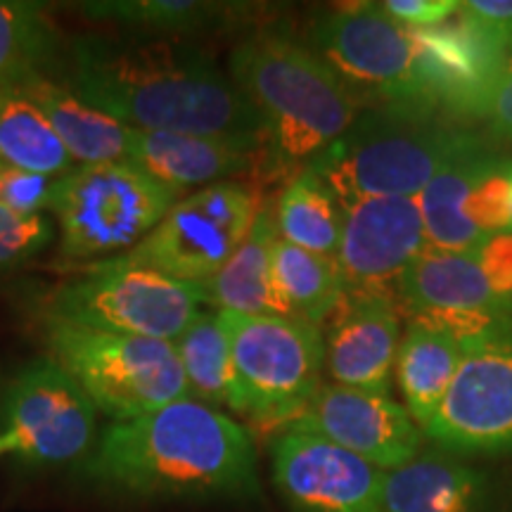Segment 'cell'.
<instances>
[{
    "mask_svg": "<svg viewBox=\"0 0 512 512\" xmlns=\"http://www.w3.org/2000/svg\"><path fill=\"white\" fill-rule=\"evenodd\" d=\"M67 86L136 131H174L264 150L259 114L228 72L185 43L79 36L67 48Z\"/></svg>",
    "mask_w": 512,
    "mask_h": 512,
    "instance_id": "1",
    "label": "cell"
},
{
    "mask_svg": "<svg viewBox=\"0 0 512 512\" xmlns=\"http://www.w3.org/2000/svg\"><path fill=\"white\" fill-rule=\"evenodd\" d=\"M93 484L133 498H256L259 456L240 422L195 399L114 422L81 465Z\"/></svg>",
    "mask_w": 512,
    "mask_h": 512,
    "instance_id": "2",
    "label": "cell"
},
{
    "mask_svg": "<svg viewBox=\"0 0 512 512\" xmlns=\"http://www.w3.org/2000/svg\"><path fill=\"white\" fill-rule=\"evenodd\" d=\"M228 76L259 114L268 164L294 176L349 131L358 102L309 46L261 29L230 50Z\"/></svg>",
    "mask_w": 512,
    "mask_h": 512,
    "instance_id": "3",
    "label": "cell"
},
{
    "mask_svg": "<svg viewBox=\"0 0 512 512\" xmlns=\"http://www.w3.org/2000/svg\"><path fill=\"white\" fill-rule=\"evenodd\" d=\"M486 140L470 128L418 107L370 105L309 169L339 204L366 197H415L460 152Z\"/></svg>",
    "mask_w": 512,
    "mask_h": 512,
    "instance_id": "4",
    "label": "cell"
},
{
    "mask_svg": "<svg viewBox=\"0 0 512 512\" xmlns=\"http://www.w3.org/2000/svg\"><path fill=\"white\" fill-rule=\"evenodd\" d=\"M50 358L74 377L100 413L117 422L190 399L174 342L48 318Z\"/></svg>",
    "mask_w": 512,
    "mask_h": 512,
    "instance_id": "5",
    "label": "cell"
},
{
    "mask_svg": "<svg viewBox=\"0 0 512 512\" xmlns=\"http://www.w3.org/2000/svg\"><path fill=\"white\" fill-rule=\"evenodd\" d=\"M185 195L136 166L86 164L57 178L50 211L67 261H110L140 245Z\"/></svg>",
    "mask_w": 512,
    "mask_h": 512,
    "instance_id": "6",
    "label": "cell"
},
{
    "mask_svg": "<svg viewBox=\"0 0 512 512\" xmlns=\"http://www.w3.org/2000/svg\"><path fill=\"white\" fill-rule=\"evenodd\" d=\"M219 316L233 354L235 413L261 427H287L323 384V332L290 316Z\"/></svg>",
    "mask_w": 512,
    "mask_h": 512,
    "instance_id": "7",
    "label": "cell"
},
{
    "mask_svg": "<svg viewBox=\"0 0 512 512\" xmlns=\"http://www.w3.org/2000/svg\"><path fill=\"white\" fill-rule=\"evenodd\" d=\"M309 48L342 79L356 102L432 110L413 31L384 15L377 3L320 12L311 24Z\"/></svg>",
    "mask_w": 512,
    "mask_h": 512,
    "instance_id": "8",
    "label": "cell"
},
{
    "mask_svg": "<svg viewBox=\"0 0 512 512\" xmlns=\"http://www.w3.org/2000/svg\"><path fill=\"white\" fill-rule=\"evenodd\" d=\"M204 287L121 259L100 261L53 294L48 318L119 335L176 342L204 311Z\"/></svg>",
    "mask_w": 512,
    "mask_h": 512,
    "instance_id": "9",
    "label": "cell"
},
{
    "mask_svg": "<svg viewBox=\"0 0 512 512\" xmlns=\"http://www.w3.org/2000/svg\"><path fill=\"white\" fill-rule=\"evenodd\" d=\"M422 434L448 456L512 453V316L463 339L456 375Z\"/></svg>",
    "mask_w": 512,
    "mask_h": 512,
    "instance_id": "10",
    "label": "cell"
},
{
    "mask_svg": "<svg viewBox=\"0 0 512 512\" xmlns=\"http://www.w3.org/2000/svg\"><path fill=\"white\" fill-rule=\"evenodd\" d=\"M8 453L31 467L83 465L98 444V408L74 377L41 356L5 392Z\"/></svg>",
    "mask_w": 512,
    "mask_h": 512,
    "instance_id": "11",
    "label": "cell"
},
{
    "mask_svg": "<svg viewBox=\"0 0 512 512\" xmlns=\"http://www.w3.org/2000/svg\"><path fill=\"white\" fill-rule=\"evenodd\" d=\"M271 477L292 512H382L387 472L318 434L280 430Z\"/></svg>",
    "mask_w": 512,
    "mask_h": 512,
    "instance_id": "12",
    "label": "cell"
},
{
    "mask_svg": "<svg viewBox=\"0 0 512 512\" xmlns=\"http://www.w3.org/2000/svg\"><path fill=\"white\" fill-rule=\"evenodd\" d=\"M342 214L335 259L342 268L344 294L394 299L401 275L427 247L418 200L366 197L342 204Z\"/></svg>",
    "mask_w": 512,
    "mask_h": 512,
    "instance_id": "13",
    "label": "cell"
},
{
    "mask_svg": "<svg viewBox=\"0 0 512 512\" xmlns=\"http://www.w3.org/2000/svg\"><path fill=\"white\" fill-rule=\"evenodd\" d=\"M287 427L318 434L384 472L411 463L425 444L422 427L392 396L335 382L320 384Z\"/></svg>",
    "mask_w": 512,
    "mask_h": 512,
    "instance_id": "14",
    "label": "cell"
},
{
    "mask_svg": "<svg viewBox=\"0 0 512 512\" xmlns=\"http://www.w3.org/2000/svg\"><path fill=\"white\" fill-rule=\"evenodd\" d=\"M396 294L411 318L444 325L463 339L512 316V306L496 297L470 252L427 245L401 275Z\"/></svg>",
    "mask_w": 512,
    "mask_h": 512,
    "instance_id": "15",
    "label": "cell"
},
{
    "mask_svg": "<svg viewBox=\"0 0 512 512\" xmlns=\"http://www.w3.org/2000/svg\"><path fill=\"white\" fill-rule=\"evenodd\" d=\"M325 339V370L335 384L389 394L399 351V311L389 297L344 294Z\"/></svg>",
    "mask_w": 512,
    "mask_h": 512,
    "instance_id": "16",
    "label": "cell"
},
{
    "mask_svg": "<svg viewBox=\"0 0 512 512\" xmlns=\"http://www.w3.org/2000/svg\"><path fill=\"white\" fill-rule=\"evenodd\" d=\"M240 242L190 192L169 209L140 245L117 259L152 268L183 283L204 285L226 266Z\"/></svg>",
    "mask_w": 512,
    "mask_h": 512,
    "instance_id": "17",
    "label": "cell"
},
{
    "mask_svg": "<svg viewBox=\"0 0 512 512\" xmlns=\"http://www.w3.org/2000/svg\"><path fill=\"white\" fill-rule=\"evenodd\" d=\"M254 157L256 152L216 138L133 128L126 164L136 166L164 188L185 195L190 188L200 190L245 174Z\"/></svg>",
    "mask_w": 512,
    "mask_h": 512,
    "instance_id": "18",
    "label": "cell"
},
{
    "mask_svg": "<svg viewBox=\"0 0 512 512\" xmlns=\"http://www.w3.org/2000/svg\"><path fill=\"white\" fill-rule=\"evenodd\" d=\"M486 472L444 451L420 453L384 477L382 512H489Z\"/></svg>",
    "mask_w": 512,
    "mask_h": 512,
    "instance_id": "19",
    "label": "cell"
},
{
    "mask_svg": "<svg viewBox=\"0 0 512 512\" xmlns=\"http://www.w3.org/2000/svg\"><path fill=\"white\" fill-rule=\"evenodd\" d=\"M12 88L43 112L67 147L69 157L79 166L119 164L128 159L133 128L88 105L67 83L57 81L55 76H34Z\"/></svg>",
    "mask_w": 512,
    "mask_h": 512,
    "instance_id": "20",
    "label": "cell"
},
{
    "mask_svg": "<svg viewBox=\"0 0 512 512\" xmlns=\"http://www.w3.org/2000/svg\"><path fill=\"white\" fill-rule=\"evenodd\" d=\"M278 240L273 207L261 204L247 238L209 283L204 297L214 311L245 316H290L273 280V245ZM292 318V316H290Z\"/></svg>",
    "mask_w": 512,
    "mask_h": 512,
    "instance_id": "21",
    "label": "cell"
},
{
    "mask_svg": "<svg viewBox=\"0 0 512 512\" xmlns=\"http://www.w3.org/2000/svg\"><path fill=\"white\" fill-rule=\"evenodd\" d=\"M463 356V337L430 323L411 318L396 351V382L406 401V411L422 427L439 408L448 384Z\"/></svg>",
    "mask_w": 512,
    "mask_h": 512,
    "instance_id": "22",
    "label": "cell"
},
{
    "mask_svg": "<svg viewBox=\"0 0 512 512\" xmlns=\"http://www.w3.org/2000/svg\"><path fill=\"white\" fill-rule=\"evenodd\" d=\"M498 150L489 138L460 152L448 162L430 185L420 192L418 200L422 223H425L427 245L448 252L475 254L484 245V238L467 223L463 202L484 169L494 162Z\"/></svg>",
    "mask_w": 512,
    "mask_h": 512,
    "instance_id": "23",
    "label": "cell"
},
{
    "mask_svg": "<svg viewBox=\"0 0 512 512\" xmlns=\"http://www.w3.org/2000/svg\"><path fill=\"white\" fill-rule=\"evenodd\" d=\"M81 12L98 22H114L133 34L164 41V36L209 34L233 27L249 15V5L204 0H98L83 3Z\"/></svg>",
    "mask_w": 512,
    "mask_h": 512,
    "instance_id": "24",
    "label": "cell"
},
{
    "mask_svg": "<svg viewBox=\"0 0 512 512\" xmlns=\"http://www.w3.org/2000/svg\"><path fill=\"white\" fill-rule=\"evenodd\" d=\"M278 238L306 252L337 256L342 240V204L316 171H297L287 178L273 207Z\"/></svg>",
    "mask_w": 512,
    "mask_h": 512,
    "instance_id": "25",
    "label": "cell"
},
{
    "mask_svg": "<svg viewBox=\"0 0 512 512\" xmlns=\"http://www.w3.org/2000/svg\"><path fill=\"white\" fill-rule=\"evenodd\" d=\"M273 280L292 318L304 323H325L344 299V278L335 256L306 252L275 240Z\"/></svg>",
    "mask_w": 512,
    "mask_h": 512,
    "instance_id": "26",
    "label": "cell"
},
{
    "mask_svg": "<svg viewBox=\"0 0 512 512\" xmlns=\"http://www.w3.org/2000/svg\"><path fill=\"white\" fill-rule=\"evenodd\" d=\"M62 41L48 12L24 0H0V86L53 76Z\"/></svg>",
    "mask_w": 512,
    "mask_h": 512,
    "instance_id": "27",
    "label": "cell"
},
{
    "mask_svg": "<svg viewBox=\"0 0 512 512\" xmlns=\"http://www.w3.org/2000/svg\"><path fill=\"white\" fill-rule=\"evenodd\" d=\"M174 347L188 382L190 399L216 411L219 408L235 411L238 394H235L233 354L219 311H202L183 330Z\"/></svg>",
    "mask_w": 512,
    "mask_h": 512,
    "instance_id": "28",
    "label": "cell"
},
{
    "mask_svg": "<svg viewBox=\"0 0 512 512\" xmlns=\"http://www.w3.org/2000/svg\"><path fill=\"white\" fill-rule=\"evenodd\" d=\"M0 162L53 178L74 169L43 112L12 86H0Z\"/></svg>",
    "mask_w": 512,
    "mask_h": 512,
    "instance_id": "29",
    "label": "cell"
},
{
    "mask_svg": "<svg viewBox=\"0 0 512 512\" xmlns=\"http://www.w3.org/2000/svg\"><path fill=\"white\" fill-rule=\"evenodd\" d=\"M463 216L489 240L512 230V157L498 152L494 162L477 178L463 202Z\"/></svg>",
    "mask_w": 512,
    "mask_h": 512,
    "instance_id": "30",
    "label": "cell"
},
{
    "mask_svg": "<svg viewBox=\"0 0 512 512\" xmlns=\"http://www.w3.org/2000/svg\"><path fill=\"white\" fill-rule=\"evenodd\" d=\"M53 238L55 228L46 214L22 216L0 207V278L29 264Z\"/></svg>",
    "mask_w": 512,
    "mask_h": 512,
    "instance_id": "31",
    "label": "cell"
},
{
    "mask_svg": "<svg viewBox=\"0 0 512 512\" xmlns=\"http://www.w3.org/2000/svg\"><path fill=\"white\" fill-rule=\"evenodd\" d=\"M57 178L31 174L0 162V207L22 216H36L50 211Z\"/></svg>",
    "mask_w": 512,
    "mask_h": 512,
    "instance_id": "32",
    "label": "cell"
},
{
    "mask_svg": "<svg viewBox=\"0 0 512 512\" xmlns=\"http://www.w3.org/2000/svg\"><path fill=\"white\" fill-rule=\"evenodd\" d=\"M475 34L508 53L512 41V0H465L456 15ZM510 57V53H508Z\"/></svg>",
    "mask_w": 512,
    "mask_h": 512,
    "instance_id": "33",
    "label": "cell"
},
{
    "mask_svg": "<svg viewBox=\"0 0 512 512\" xmlns=\"http://www.w3.org/2000/svg\"><path fill=\"white\" fill-rule=\"evenodd\" d=\"M380 10L406 29H430L458 15L460 0H384Z\"/></svg>",
    "mask_w": 512,
    "mask_h": 512,
    "instance_id": "34",
    "label": "cell"
},
{
    "mask_svg": "<svg viewBox=\"0 0 512 512\" xmlns=\"http://www.w3.org/2000/svg\"><path fill=\"white\" fill-rule=\"evenodd\" d=\"M477 264L482 268L486 283L501 297L505 304L512 306V233L491 235L475 252Z\"/></svg>",
    "mask_w": 512,
    "mask_h": 512,
    "instance_id": "35",
    "label": "cell"
},
{
    "mask_svg": "<svg viewBox=\"0 0 512 512\" xmlns=\"http://www.w3.org/2000/svg\"><path fill=\"white\" fill-rule=\"evenodd\" d=\"M482 119L489 128V138L503 145H512V57L503 64L486 98Z\"/></svg>",
    "mask_w": 512,
    "mask_h": 512,
    "instance_id": "36",
    "label": "cell"
},
{
    "mask_svg": "<svg viewBox=\"0 0 512 512\" xmlns=\"http://www.w3.org/2000/svg\"><path fill=\"white\" fill-rule=\"evenodd\" d=\"M3 453H8V441H5L3 434H0V456H3Z\"/></svg>",
    "mask_w": 512,
    "mask_h": 512,
    "instance_id": "37",
    "label": "cell"
},
{
    "mask_svg": "<svg viewBox=\"0 0 512 512\" xmlns=\"http://www.w3.org/2000/svg\"><path fill=\"white\" fill-rule=\"evenodd\" d=\"M508 53H510V57H512V41H510V50H508Z\"/></svg>",
    "mask_w": 512,
    "mask_h": 512,
    "instance_id": "38",
    "label": "cell"
},
{
    "mask_svg": "<svg viewBox=\"0 0 512 512\" xmlns=\"http://www.w3.org/2000/svg\"><path fill=\"white\" fill-rule=\"evenodd\" d=\"M510 233H512V230H510Z\"/></svg>",
    "mask_w": 512,
    "mask_h": 512,
    "instance_id": "39",
    "label": "cell"
}]
</instances>
